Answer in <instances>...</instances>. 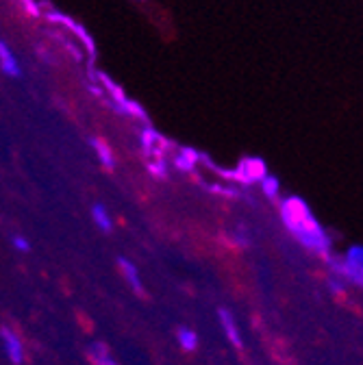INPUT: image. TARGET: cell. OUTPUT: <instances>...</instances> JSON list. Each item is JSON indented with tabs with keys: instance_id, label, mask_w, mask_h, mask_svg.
<instances>
[{
	"instance_id": "obj_14",
	"label": "cell",
	"mask_w": 363,
	"mask_h": 365,
	"mask_svg": "<svg viewBox=\"0 0 363 365\" xmlns=\"http://www.w3.org/2000/svg\"><path fill=\"white\" fill-rule=\"evenodd\" d=\"M176 339H178V344H180V348L183 350H196V346H198V335H196V331H192V329H178V333H176Z\"/></svg>"
},
{
	"instance_id": "obj_12",
	"label": "cell",
	"mask_w": 363,
	"mask_h": 365,
	"mask_svg": "<svg viewBox=\"0 0 363 365\" xmlns=\"http://www.w3.org/2000/svg\"><path fill=\"white\" fill-rule=\"evenodd\" d=\"M198 153L192 150V148H178L176 155H174V165L180 170V172H194L196 163H198Z\"/></svg>"
},
{
	"instance_id": "obj_6",
	"label": "cell",
	"mask_w": 363,
	"mask_h": 365,
	"mask_svg": "<svg viewBox=\"0 0 363 365\" xmlns=\"http://www.w3.org/2000/svg\"><path fill=\"white\" fill-rule=\"evenodd\" d=\"M0 72L9 78H20L22 76V70H20V63L16 59V55L11 53L9 43L0 39Z\"/></svg>"
},
{
	"instance_id": "obj_21",
	"label": "cell",
	"mask_w": 363,
	"mask_h": 365,
	"mask_svg": "<svg viewBox=\"0 0 363 365\" xmlns=\"http://www.w3.org/2000/svg\"><path fill=\"white\" fill-rule=\"evenodd\" d=\"M138 3H142V0H138Z\"/></svg>"
},
{
	"instance_id": "obj_8",
	"label": "cell",
	"mask_w": 363,
	"mask_h": 365,
	"mask_svg": "<svg viewBox=\"0 0 363 365\" xmlns=\"http://www.w3.org/2000/svg\"><path fill=\"white\" fill-rule=\"evenodd\" d=\"M220 324H222L226 337H229V341H231L235 348H242V346H244V344H242L240 329H237V324H235V317H233L229 311H226V309H220Z\"/></svg>"
},
{
	"instance_id": "obj_16",
	"label": "cell",
	"mask_w": 363,
	"mask_h": 365,
	"mask_svg": "<svg viewBox=\"0 0 363 365\" xmlns=\"http://www.w3.org/2000/svg\"><path fill=\"white\" fill-rule=\"evenodd\" d=\"M148 172L157 178H165L168 174V163H165V157H155L153 161H148Z\"/></svg>"
},
{
	"instance_id": "obj_7",
	"label": "cell",
	"mask_w": 363,
	"mask_h": 365,
	"mask_svg": "<svg viewBox=\"0 0 363 365\" xmlns=\"http://www.w3.org/2000/svg\"><path fill=\"white\" fill-rule=\"evenodd\" d=\"M140 142H142V150H144L146 155H150V157H163L161 148L165 146V140H163V137H161L155 128L146 126V128L140 133Z\"/></svg>"
},
{
	"instance_id": "obj_3",
	"label": "cell",
	"mask_w": 363,
	"mask_h": 365,
	"mask_svg": "<svg viewBox=\"0 0 363 365\" xmlns=\"http://www.w3.org/2000/svg\"><path fill=\"white\" fill-rule=\"evenodd\" d=\"M265 174H267V168L261 159H244L233 172L222 170V176L240 180V182H244V185H255V182H259Z\"/></svg>"
},
{
	"instance_id": "obj_1",
	"label": "cell",
	"mask_w": 363,
	"mask_h": 365,
	"mask_svg": "<svg viewBox=\"0 0 363 365\" xmlns=\"http://www.w3.org/2000/svg\"><path fill=\"white\" fill-rule=\"evenodd\" d=\"M281 217L285 226L290 228V233L309 250L322 255L324 259L331 257V237L320 226L309 209V205L302 198L290 196L281 202Z\"/></svg>"
},
{
	"instance_id": "obj_20",
	"label": "cell",
	"mask_w": 363,
	"mask_h": 365,
	"mask_svg": "<svg viewBox=\"0 0 363 365\" xmlns=\"http://www.w3.org/2000/svg\"><path fill=\"white\" fill-rule=\"evenodd\" d=\"M235 242H237L240 246H246V244H248V235L244 233V228H237V233H235Z\"/></svg>"
},
{
	"instance_id": "obj_17",
	"label": "cell",
	"mask_w": 363,
	"mask_h": 365,
	"mask_svg": "<svg viewBox=\"0 0 363 365\" xmlns=\"http://www.w3.org/2000/svg\"><path fill=\"white\" fill-rule=\"evenodd\" d=\"M329 287H331L333 294H344V292H346V281H344L342 277H337V274H331Z\"/></svg>"
},
{
	"instance_id": "obj_10",
	"label": "cell",
	"mask_w": 363,
	"mask_h": 365,
	"mask_svg": "<svg viewBox=\"0 0 363 365\" xmlns=\"http://www.w3.org/2000/svg\"><path fill=\"white\" fill-rule=\"evenodd\" d=\"M118 263H120V269H122V274H124L126 283L133 287V292L142 294V292H144V285H142V281H140V272H138V267H135V265H133L128 259H124V257H120Z\"/></svg>"
},
{
	"instance_id": "obj_5",
	"label": "cell",
	"mask_w": 363,
	"mask_h": 365,
	"mask_svg": "<svg viewBox=\"0 0 363 365\" xmlns=\"http://www.w3.org/2000/svg\"><path fill=\"white\" fill-rule=\"evenodd\" d=\"M0 339H3V346H5V352L9 356L11 363L20 365L24 361V348H22V339L7 327L0 329Z\"/></svg>"
},
{
	"instance_id": "obj_9",
	"label": "cell",
	"mask_w": 363,
	"mask_h": 365,
	"mask_svg": "<svg viewBox=\"0 0 363 365\" xmlns=\"http://www.w3.org/2000/svg\"><path fill=\"white\" fill-rule=\"evenodd\" d=\"M89 146L94 148V153L98 155V161L107 168V170H113L116 168V159H113V150L107 142H103L101 137H92L89 140Z\"/></svg>"
},
{
	"instance_id": "obj_19",
	"label": "cell",
	"mask_w": 363,
	"mask_h": 365,
	"mask_svg": "<svg viewBox=\"0 0 363 365\" xmlns=\"http://www.w3.org/2000/svg\"><path fill=\"white\" fill-rule=\"evenodd\" d=\"M14 246H16V250H20V252H29V250H31V244H29L24 237H20V235L14 237Z\"/></svg>"
},
{
	"instance_id": "obj_15",
	"label": "cell",
	"mask_w": 363,
	"mask_h": 365,
	"mask_svg": "<svg viewBox=\"0 0 363 365\" xmlns=\"http://www.w3.org/2000/svg\"><path fill=\"white\" fill-rule=\"evenodd\" d=\"M261 190H263V194L267 196V198H277L279 196V192H281V182H279V178L277 176H263L261 180Z\"/></svg>"
},
{
	"instance_id": "obj_11",
	"label": "cell",
	"mask_w": 363,
	"mask_h": 365,
	"mask_svg": "<svg viewBox=\"0 0 363 365\" xmlns=\"http://www.w3.org/2000/svg\"><path fill=\"white\" fill-rule=\"evenodd\" d=\"M87 354H89V359H92L94 365H120L113 359V354L109 352V348L105 344H101V341H94L92 346H89Z\"/></svg>"
},
{
	"instance_id": "obj_2",
	"label": "cell",
	"mask_w": 363,
	"mask_h": 365,
	"mask_svg": "<svg viewBox=\"0 0 363 365\" xmlns=\"http://www.w3.org/2000/svg\"><path fill=\"white\" fill-rule=\"evenodd\" d=\"M331 263V269L337 277H342L344 281L348 283H354V285H361L363 283V248L357 244L352 246L344 259H333L329 257L327 259Z\"/></svg>"
},
{
	"instance_id": "obj_18",
	"label": "cell",
	"mask_w": 363,
	"mask_h": 365,
	"mask_svg": "<svg viewBox=\"0 0 363 365\" xmlns=\"http://www.w3.org/2000/svg\"><path fill=\"white\" fill-rule=\"evenodd\" d=\"M22 3V7H24V11L31 16V18H41L44 14H41V9H39V5L35 3V0H20Z\"/></svg>"
},
{
	"instance_id": "obj_13",
	"label": "cell",
	"mask_w": 363,
	"mask_h": 365,
	"mask_svg": "<svg viewBox=\"0 0 363 365\" xmlns=\"http://www.w3.org/2000/svg\"><path fill=\"white\" fill-rule=\"evenodd\" d=\"M92 220L96 222V226L101 228V231H111V226H113V220L109 215V211L103 207V205H94L92 207Z\"/></svg>"
},
{
	"instance_id": "obj_4",
	"label": "cell",
	"mask_w": 363,
	"mask_h": 365,
	"mask_svg": "<svg viewBox=\"0 0 363 365\" xmlns=\"http://www.w3.org/2000/svg\"><path fill=\"white\" fill-rule=\"evenodd\" d=\"M46 18L51 20V22H57V24H61V26H66L70 33H74L76 35V39H81L83 41V46H85V48H87V53L89 55H94V51H96V46H94V39L92 37H89V33L78 24V22H74L72 18H68V16H63L61 11H48L46 14Z\"/></svg>"
}]
</instances>
